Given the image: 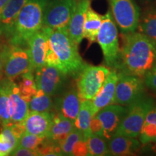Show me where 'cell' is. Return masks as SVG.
Wrapping results in <instances>:
<instances>
[{"label": "cell", "mask_w": 156, "mask_h": 156, "mask_svg": "<svg viewBox=\"0 0 156 156\" xmlns=\"http://www.w3.org/2000/svg\"><path fill=\"white\" fill-rule=\"evenodd\" d=\"M85 139V135L80 130L75 128L64 139L58 142L63 155H73V151L75 145L78 141Z\"/></svg>", "instance_id": "cell-31"}, {"label": "cell", "mask_w": 156, "mask_h": 156, "mask_svg": "<svg viewBox=\"0 0 156 156\" xmlns=\"http://www.w3.org/2000/svg\"><path fill=\"white\" fill-rule=\"evenodd\" d=\"M9 80H0V124L5 126L12 121V103L9 94Z\"/></svg>", "instance_id": "cell-25"}, {"label": "cell", "mask_w": 156, "mask_h": 156, "mask_svg": "<svg viewBox=\"0 0 156 156\" xmlns=\"http://www.w3.org/2000/svg\"><path fill=\"white\" fill-rule=\"evenodd\" d=\"M140 144L135 137L114 134L108 140V146L112 155L125 156L134 155L140 147Z\"/></svg>", "instance_id": "cell-19"}, {"label": "cell", "mask_w": 156, "mask_h": 156, "mask_svg": "<svg viewBox=\"0 0 156 156\" xmlns=\"http://www.w3.org/2000/svg\"><path fill=\"white\" fill-rule=\"evenodd\" d=\"M145 84L137 76L118 73L114 103L129 106L144 96Z\"/></svg>", "instance_id": "cell-9"}, {"label": "cell", "mask_w": 156, "mask_h": 156, "mask_svg": "<svg viewBox=\"0 0 156 156\" xmlns=\"http://www.w3.org/2000/svg\"><path fill=\"white\" fill-rule=\"evenodd\" d=\"M52 122V113L30 112L23 121L25 132L47 137Z\"/></svg>", "instance_id": "cell-15"}, {"label": "cell", "mask_w": 156, "mask_h": 156, "mask_svg": "<svg viewBox=\"0 0 156 156\" xmlns=\"http://www.w3.org/2000/svg\"><path fill=\"white\" fill-rule=\"evenodd\" d=\"M75 129V121L64 116L58 112H53L51 125L46 138L58 143Z\"/></svg>", "instance_id": "cell-22"}, {"label": "cell", "mask_w": 156, "mask_h": 156, "mask_svg": "<svg viewBox=\"0 0 156 156\" xmlns=\"http://www.w3.org/2000/svg\"><path fill=\"white\" fill-rule=\"evenodd\" d=\"M137 29L156 46V8L149 9L145 12L140 18Z\"/></svg>", "instance_id": "cell-27"}, {"label": "cell", "mask_w": 156, "mask_h": 156, "mask_svg": "<svg viewBox=\"0 0 156 156\" xmlns=\"http://www.w3.org/2000/svg\"><path fill=\"white\" fill-rule=\"evenodd\" d=\"M103 15H99L90 6L85 14L83 28V38H86L91 44L97 41L99 29L102 23Z\"/></svg>", "instance_id": "cell-24"}, {"label": "cell", "mask_w": 156, "mask_h": 156, "mask_svg": "<svg viewBox=\"0 0 156 156\" xmlns=\"http://www.w3.org/2000/svg\"><path fill=\"white\" fill-rule=\"evenodd\" d=\"M91 0H77L71 19L68 25V33L70 38L77 45L83 39V28L85 14L90 6Z\"/></svg>", "instance_id": "cell-13"}, {"label": "cell", "mask_w": 156, "mask_h": 156, "mask_svg": "<svg viewBox=\"0 0 156 156\" xmlns=\"http://www.w3.org/2000/svg\"><path fill=\"white\" fill-rule=\"evenodd\" d=\"M53 107L51 96L46 94L42 90L38 89L35 95L28 102L30 112H50Z\"/></svg>", "instance_id": "cell-28"}, {"label": "cell", "mask_w": 156, "mask_h": 156, "mask_svg": "<svg viewBox=\"0 0 156 156\" xmlns=\"http://www.w3.org/2000/svg\"><path fill=\"white\" fill-rule=\"evenodd\" d=\"M87 143L90 155H111L108 142L103 136L95 134H90L87 140Z\"/></svg>", "instance_id": "cell-30"}, {"label": "cell", "mask_w": 156, "mask_h": 156, "mask_svg": "<svg viewBox=\"0 0 156 156\" xmlns=\"http://www.w3.org/2000/svg\"><path fill=\"white\" fill-rule=\"evenodd\" d=\"M117 80L118 73L116 69H112L110 70L101 89L92 100L97 112L108 105L114 103Z\"/></svg>", "instance_id": "cell-17"}, {"label": "cell", "mask_w": 156, "mask_h": 156, "mask_svg": "<svg viewBox=\"0 0 156 156\" xmlns=\"http://www.w3.org/2000/svg\"><path fill=\"white\" fill-rule=\"evenodd\" d=\"M152 143H153V145L151 146L152 151L154 152V153H156V136L155 139L153 140V141L152 142Z\"/></svg>", "instance_id": "cell-38"}, {"label": "cell", "mask_w": 156, "mask_h": 156, "mask_svg": "<svg viewBox=\"0 0 156 156\" xmlns=\"http://www.w3.org/2000/svg\"><path fill=\"white\" fill-rule=\"evenodd\" d=\"M48 0H28L18 15L9 37V44L28 45L30 37L42 28L44 9Z\"/></svg>", "instance_id": "cell-3"}, {"label": "cell", "mask_w": 156, "mask_h": 156, "mask_svg": "<svg viewBox=\"0 0 156 156\" xmlns=\"http://www.w3.org/2000/svg\"><path fill=\"white\" fill-rule=\"evenodd\" d=\"M110 69L85 64L77 74V90L80 99L93 100L104 83Z\"/></svg>", "instance_id": "cell-7"}, {"label": "cell", "mask_w": 156, "mask_h": 156, "mask_svg": "<svg viewBox=\"0 0 156 156\" xmlns=\"http://www.w3.org/2000/svg\"><path fill=\"white\" fill-rule=\"evenodd\" d=\"M139 141L142 145L151 143L156 136V104L153 105L146 116L139 134Z\"/></svg>", "instance_id": "cell-26"}, {"label": "cell", "mask_w": 156, "mask_h": 156, "mask_svg": "<svg viewBox=\"0 0 156 156\" xmlns=\"http://www.w3.org/2000/svg\"><path fill=\"white\" fill-rule=\"evenodd\" d=\"M28 0H9L0 15V37L9 38L20 11Z\"/></svg>", "instance_id": "cell-18"}, {"label": "cell", "mask_w": 156, "mask_h": 156, "mask_svg": "<svg viewBox=\"0 0 156 156\" xmlns=\"http://www.w3.org/2000/svg\"><path fill=\"white\" fill-rule=\"evenodd\" d=\"M80 101L77 90L70 89L56 100L55 104L56 112L69 119L75 121L79 112Z\"/></svg>", "instance_id": "cell-20"}, {"label": "cell", "mask_w": 156, "mask_h": 156, "mask_svg": "<svg viewBox=\"0 0 156 156\" xmlns=\"http://www.w3.org/2000/svg\"><path fill=\"white\" fill-rule=\"evenodd\" d=\"M4 69H3V52L2 48H0V80L3 77Z\"/></svg>", "instance_id": "cell-36"}, {"label": "cell", "mask_w": 156, "mask_h": 156, "mask_svg": "<svg viewBox=\"0 0 156 156\" xmlns=\"http://www.w3.org/2000/svg\"><path fill=\"white\" fill-rule=\"evenodd\" d=\"M118 34L116 23L111 11L108 10L103 15L96 41L102 50L105 64L114 69L118 62L120 51Z\"/></svg>", "instance_id": "cell-4"}, {"label": "cell", "mask_w": 156, "mask_h": 156, "mask_svg": "<svg viewBox=\"0 0 156 156\" xmlns=\"http://www.w3.org/2000/svg\"><path fill=\"white\" fill-rule=\"evenodd\" d=\"M154 103L151 98L144 95L135 102L129 105L125 116L114 134L138 137L146 116Z\"/></svg>", "instance_id": "cell-5"}, {"label": "cell", "mask_w": 156, "mask_h": 156, "mask_svg": "<svg viewBox=\"0 0 156 156\" xmlns=\"http://www.w3.org/2000/svg\"><path fill=\"white\" fill-rule=\"evenodd\" d=\"M9 94L12 108L11 122H23L29 112L28 101L20 95L17 84L14 80L9 82Z\"/></svg>", "instance_id": "cell-21"}, {"label": "cell", "mask_w": 156, "mask_h": 156, "mask_svg": "<svg viewBox=\"0 0 156 156\" xmlns=\"http://www.w3.org/2000/svg\"><path fill=\"white\" fill-rule=\"evenodd\" d=\"M9 0H0V15Z\"/></svg>", "instance_id": "cell-37"}, {"label": "cell", "mask_w": 156, "mask_h": 156, "mask_svg": "<svg viewBox=\"0 0 156 156\" xmlns=\"http://www.w3.org/2000/svg\"><path fill=\"white\" fill-rule=\"evenodd\" d=\"M77 0H48L43 26L52 29L67 28Z\"/></svg>", "instance_id": "cell-10"}, {"label": "cell", "mask_w": 156, "mask_h": 156, "mask_svg": "<svg viewBox=\"0 0 156 156\" xmlns=\"http://www.w3.org/2000/svg\"><path fill=\"white\" fill-rule=\"evenodd\" d=\"M27 46H28L31 64L34 71L45 65L47 51V36L43 28L30 37Z\"/></svg>", "instance_id": "cell-16"}, {"label": "cell", "mask_w": 156, "mask_h": 156, "mask_svg": "<svg viewBox=\"0 0 156 156\" xmlns=\"http://www.w3.org/2000/svg\"><path fill=\"white\" fill-rule=\"evenodd\" d=\"M111 12L122 34L136 31L140 18L138 5L134 0H108Z\"/></svg>", "instance_id": "cell-8"}, {"label": "cell", "mask_w": 156, "mask_h": 156, "mask_svg": "<svg viewBox=\"0 0 156 156\" xmlns=\"http://www.w3.org/2000/svg\"><path fill=\"white\" fill-rule=\"evenodd\" d=\"M9 155L12 156H39V153L37 150L28 149V148L17 147L10 153Z\"/></svg>", "instance_id": "cell-34"}, {"label": "cell", "mask_w": 156, "mask_h": 156, "mask_svg": "<svg viewBox=\"0 0 156 156\" xmlns=\"http://www.w3.org/2000/svg\"><path fill=\"white\" fill-rule=\"evenodd\" d=\"M33 73L34 72H28L21 75L17 84L20 95L28 102L38 90Z\"/></svg>", "instance_id": "cell-29"}, {"label": "cell", "mask_w": 156, "mask_h": 156, "mask_svg": "<svg viewBox=\"0 0 156 156\" xmlns=\"http://www.w3.org/2000/svg\"><path fill=\"white\" fill-rule=\"evenodd\" d=\"M45 140H46V137H43V136L25 132L21 136V137L20 138L17 147L37 150L44 143Z\"/></svg>", "instance_id": "cell-32"}, {"label": "cell", "mask_w": 156, "mask_h": 156, "mask_svg": "<svg viewBox=\"0 0 156 156\" xmlns=\"http://www.w3.org/2000/svg\"><path fill=\"white\" fill-rule=\"evenodd\" d=\"M126 111V107L113 103L100 109L95 114L102 125L103 136L106 140H108L115 134Z\"/></svg>", "instance_id": "cell-12"}, {"label": "cell", "mask_w": 156, "mask_h": 156, "mask_svg": "<svg viewBox=\"0 0 156 156\" xmlns=\"http://www.w3.org/2000/svg\"><path fill=\"white\" fill-rule=\"evenodd\" d=\"M144 82L146 86L156 92V66L150 73L144 77Z\"/></svg>", "instance_id": "cell-35"}, {"label": "cell", "mask_w": 156, "mask_h": 156, "mask_svg": "<svg viewBox=\"0 0 156 156\" xmlns=\"http://www.w3.org/2000/svg\"><path fill=\"white\" fill-rule=\"evenodd\" d=\"M120 49L115 69L144 77L156 66V46L140 32L122 34Z\"/></svg>", "instance_id": "cell-1"}, {"label": "cell", "mask_w": 156, "mask_h": 156, "mask_svg": "<svg viewBox=\"0 0 156 156\" xmlns=\"http://www.w3.org/2000/svg\"><path fill=\"white\" fill-rule=\"evenodd\" d=\"M25 132L22 123H9L2 126L0 132V156H7L17 147L20 138Z\"/></svg>", "instance_id": "cell-14"}, {"label": "cell", "mask_w": 156, "mask_h": 156, "mask_svg": "<svg viewBox=\"0 0 156 156\" xmlns=\"http://www.w3.org/2000/svg\"><path fill=\"white\" fill-rule=\"evenodd\" d=\"M97 112L92 100L81 99L79 112L75 120V128L83 132L87 140L91 134L90 131L91 119Z\"/></svg>", "instance_id": "cell-23"}, {"label": "cell", "mask_w": 156, "mask_h": 156, "mask_svg": "<svg viewBox=\"0 0 156 156\" xmlns=\"http://www.w3.org/2000/svg\"><path fill=\"white\" fill-rule=\"evenodd\" d=\"M73 155L85 156L90 155L88 147H87V140L82 139L77 142L73 151Z\"/></svg>", "instance_id": "cell-33"}, {"label": "cell", "mask_w": 156, "mask_h": 156, "mask_svg": "<svg viewBox=\"0 0 156 156\" xmlns=\"http://www.w3.org/2000/svg\"><path fill=\"white\" fill-rule=\"evenodd\" d=\"M47 36L46 64L58 68L65 75H77L85 65L78 45L70 38L67 28L42 27Z\"/></svg>", "instance_id": "cell-2"}, {"label": "cell", "mask_w": 156, "mask_h": 156, "mask_svg": "<svg viewBox=\"0 0 156 156\" xmlns=\"http://www.w3.org/2000/svg\"><path fill=\"white\" fill-rule=\"evenodd\" d=\"M2 52L4 74L7 79L14 80L23 74L34 72L28 48L9 44L3 46Z\"/></svg>", "instance_id": "cell-6"}, {"label": "cell", "mask_w": 156, "mask_h": 156, "mask_svg": "<svg viewBox=\"0 0 156 156\" xmlns=\"http://www.w3.org/2000/svg\"><path fill=\"white\" fill-rule=\"evenodd\" d=\"M65 76L58 68L45 64L35 70L34 77L37 88L52 96L61 89Z\"/></svg>", "instance_id": "cell-11"}]
</instances>
